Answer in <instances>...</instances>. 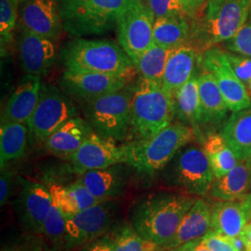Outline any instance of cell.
Returning a JSON list of instances; mask_svg holds the SVG:
<instances>
[{
    "instance_id": "c3c4849f",
    "label": "cell",
    "mask_w": 251,
    "mask_h": 251,
    "mask_svg": "<svg viewBox=\"0 0 251 251\" xmlns=\"http://www.w3.org/2000/svg\"><path fill=\"white\" fill-rule=\"evenodd\" d=\"M247 162H248V164H249V166H250V168H251V155H250V157L247 159Z\"/></svg>"
},
{
    "instance_id": "bcb514c9",
    "label": "cell",
    "mask_w": 251,
    "mask_h": 251,
    "mask_svg": "<svg viewBox=\"0 0 251 251\" xmlns=\"http://www.w3.org/2000/svg\"><path fill=\"white\" fill-rule=\"evenodd\" d=\"M229 240L233 244L234 249L237 251H246V244L243 239L242 235L234 236V237H228Z\"/></svg>"
},
{
    "instance_id": "5bb4252c",
    "label": "cell",
    "mask_w": 251,
    "mask_h": 251,
    "mask_svg": "<svg viewBox=\"0 0 251 251\" xmlns=\"http://www.w3.org/2000/svg\"><path fill=\"white\" fill-rule=\"evenodd\" d=\"M70 159L73 171L80 175L87 171L125 164V148L124 145L118 146L116 141L93 131Z\"/></svg>"
},
{
    "instance_id": "603a6c76",
    "label": "cell",
    "mask_w": 251,
    "mask_h": 251,
    "mask_svg": "<svg viewBox=\"0 0 251 251\" xmlns=\"http://www.w3.org/2000/svg\"><path fill=\"white\" fill-rule=\"evenodd\" d=\"M121 165L84 172L78 179L100 201H109L120 196L125 187L126 174Z\"/></svg>"
},
{
    "instance_id": "f907efd6",
    "label": "cell",
    "mask_w": 251,
    "mask_h": 251,
    "mask_svg": "<svg viewBox=\"0 0 251 251\" xmlns=\"http://www.w3.org/2000/svg\"><path fill=\"white\" fill-rule=\"evenodd\" d=\"M141 1H142V2H144H144H145V1H146V0H141Z\"/></svg>"
},
{
    "instance_id": "6da1fadb",
    "label": "cell",
    "mask_w": 251,
    "mask_h": 251,
    "mask_svg": "<svg viewBox=\"0 0 251 251\" xmlns=\"http://www.w3.org/2000/svg\"><path fill=\"white\" fill-rule=\"evenodd\" d=\"M251 0H207L190 19L188 43L198 53L233 38L251 16Z\"/></svg>"
},
{
    "instance_id": "30bf717a",
    "label": "cell",
    "mask_w": 251,
    "mask_h": 251,
    "mask_svg": "<svg viewBox=\"0 0 251 251\" xmlns=\"http://www.w3.org/2000/svg\"><path fill=\"white\" fill-rule=\"evenodd\" d=\"M198 63L215 78L230 111L237 112L251 105L246 86L233 71L227 51L213 47L199 54Z\"/></svg>"
},
{
    "instance_id": "7bdbcfd3",
    "label": "cell",
    "mask_w": 251,
    "mask_h": 251,
    "mask_svg": "<svg viewBox=\"0 0 251 251\" xmlns=\"http://www.w3.org/2000/svg\"><path fill=\"white\" fill-rule=\"evenodd\" d=\"M160 251H210L206 246L202 242V239L199 238L197 240L191 241V242L185 243L181 246L172 248V249H168Z\"/></svg>"
},
{
    "instance_id": "7c38bea8",
    "label": "cell",
    "mask_w": 251,
    "mask_h": 251,
    "mask_svg": "<svg viewBox=\"0 0 251 251\" xmlns=\"http://www.w3.org/2000/svg\"><path fill=\"white\" fill-rule=\"evenodd\" d=\"M116 215V204L103 201L66 219L65 242L77 247L97 239L108 230Z\"/></svg>"
},
{
    "instance_id": "8992f818",
    "label": "cell",
    "mask_w": 251,
    "mask_h": 251,
    "mask_svg": "<svg viewBox=\"0 0 251 251\" xmlns=\"http://www.w3.org/2000/svg\"><path fill=\"white\" fill-rule=\"evenodd\" d=\"M137 1L59 0L63 29L75 38L102 35L117 26L119 17Z\"/></svg>"
},
{
    "instance_id": "11a10c76",
    "label": "cell",
    "mask_w": 251,
    "mask_h": 251,
    "mask_svg": "<svg viewBox=\"0 0 251 251\" xmlns=\"http://www.w3.org/2000/svg\"></svg>"
},
{
    "instance_id": "83f0119b",
    "label": "cell",
    "mask_w": 251,
    "mask_h": 251,
    "mask_svg": "<svg viewBox=\"0 0 251 251\" xmlns=\"http://www.w3.org/2000/svg\"><path fill=\"white\" fill-rule=\"evenodd\" d=\"M153 42L166 49H174L185 44L190 37V20L185 17L154 19Z\"/></svg>"
},
{
    "instance_id": "4316f807",
    "label": "cell",
    "mask_w": 251,
    "mask_h": 251,
    "mask_svg": "<svg viewBox=\"0 0 251 251\" xmlns=\"http://www.w3.org/2000/svg\"><path fill=\"white\" fill-rule=\"evenodd\" d=\"M174 102L175 117L180 123L192 126L197 136L201 117L198 77L193 75L174 93Z\"/></svg>"
},
{
    "instance_id": "7402d4cb",
    "label": "cell",
    "mask_w": 251,
    "mask_h": 251,
    "mask_svg": "<svg viewBox=\"0 0 251 251\" xmlns=\"http://www.w3.org/2000/svg\"><path fill=\"white\" fill-rule=\"evenodd\" d=\"M199 54L188 42L172 49L162 78V87L174 94L193 76Z\"/></svg>"
},
{
    "instance_id": "e575fe53",
    "label": "cell",
    "mask_w": 251,
    "mask_h": 251,
    "mask_svg": "<svg viewBox=\"0 0 251 251\" xmlns=\"http://www.w3.org/2000/svg\"><path fill=\"white\" fill-rule=\"evenodd\" d=\"M42 233L53 242H60L65 239L66 219L53 202L46 218Z\"/></svg>"
},
{
    "instance_id": "2e32d148",
    "label": "cell",
    "mask_w": 251,
    "mask_h": 251,
    "mask_svg": "<svg viewBox=\"0 0 251 251\" xmlns=\"http://www.w3.org/2000/svg\"><path fill=\"white\" fill-rule=\"evenodd\" d=\"M57 41L29 31H21L17 41L19 61L26 75H43L53 66Z\"/></svg>"
},
{
    "instance_id": "f6af8a7d",
    "label": "cell",
    "mask_w": 251,
    "mask_h": 251,
    "mask_svg": "<svg viewBox=\"0 0 251 251\" xmlns=\"http://www.w3.org/2000/svg\"><path fill=\"white\" fill-rule=\"evenodd\" d=\"M241 235L246 244V251H251V221L245 226Z\"/></svg>"
},
{
    "instance_id": "f1b7e54d",
    "label": "cell",
    "mask_w": 251,
    "mask_h": 251,
    "mask_svg": "<svg viewBox=\"0 0 251 251\" xmlns=\"http://www.w3.org/2000/svg\"><path fill=\"white\" fill-rule=\"evenodd\" d=\"M28 127L25 123L6 122L0 126V166L21 158L26 149Z\"/></svg>"
},
{
    "instance_id": "484cf974",
    "label": "cell",
    "mask_w": 251,
    "mask_h": 251,
    "mask_svg": "<svg viewBox=\"0 0 251 251\" xmlns=\"http://www.w3.org/2000/svg\"><path fill=\"white\" fill-rule=\"evenodd\" d=\"M251 183V168L247 160H243L225 176L213 180L209 194L221 201H236L250 191Z\"/></svg>"
},
{
    "instance_id": "1f68e13d",
    "label": "cell",
    "mask_w": 251,
    "mask_h": 251,
    "mask_svg": "<svg viewBox=\"0 0 251 251\" xmlns=\"http://www.w3.org/2000/svg\"><path fill=\"white\" fill-rule=\"evenodd\" d=\"M20 0H0V46L1 55L7 53L14 40V31L18 25Z\"/></svg>"
},
{
    "instance_id": "ac0fdd59",
    "label": "cell",
    "mask_w": 251,
    "mask_h": 251,
    "mask_svg": "<svg viewBox=\"0 0 251 251\" xmlns=\"http://www.w3.org/2000/svg\"><path fill=\"white\" fill-rule=\"evenodd\" d=\"M42 88L41 76L26 75L12 91L2 112L1 123H26L36 110Z\"/></svg>"
},
{
    "instance_id": "52a82bcc",
    "label": "cell",
    "mask_w": 251,
    "mask_h": 251,
    "mask_svg": "<svg viewBox=\"0 0 251 251\" xmlns=\"http://www.w3.org/2000/svg\"><path fill=\"white\" fill-rule=\"evenodd\" d=\"M132 85L94 99L84 100L83 112L94 132L116 142L131 134Z\"/></svg>"
},
{
    "instance_id": "cb8c5ba5",
    "label": "cell",
    "mask_w": 251,
    "mask_h": 251,
    "mask_svg": "<svg viewBox=\"0 0 251 251\" xmlns=\"http://www.w3.org/2000/svg\"><path fill=\"white\" fill-rule=\"evenodd\" d=\"M251 221L242 201H220L211 206V229L227 237L238 236Z\"/></svg>"
},
{
    "instance_id": "9a60e30c",
    "label": "cell",
    "mask_w": 251,
    "mask_h": 251,
    "mask_svg": "<svg viewBox=\"0 0 251 251\" xmlns=\"http://www.w3.org/2000/svg\"><path fill=\"white\" fill-rule=\"evenodd\" d=\"M129 78L131 77L119 75L65 70L61 86L68 95L87 100L124 89Z\"/></svg>"
},
{
    "instance_id": "9c48e42d",
    "label": "cell",
    "mask_w": 251,
    "mask_h": 251,
    "mask_svg": "<svg viewBox=\"0 0 251 251\" xmlns=\"http://www.w3.org/2000/svg\"><path fill=\"white\" fill-rule=\"evenodd\" d=\"M154 16L142 1H137L119 17L117 24V39L133 63L153 42Z\"/></svg>"
},
{
    "instance_id": "d6a6232c",
    "label": "cell",
    "mask_w": 251,
    "mask_h": 251,
    "mask_svg": "<svg viewBox=\"0 0 251 251\" xmlns=\"http://www.w3.org/2000/svg\"><path fill=\"white\" fill-rule=\"evenodd\" d=\"M112 238L114 251H158L157 245L145 239L131 225L118 228Z\"/></svg>"
},
{
    "instance_id": "4dcf8cb0",
    "label": "cell",
    "mask_w": 251,
    "mask_h": 251,
    "mask_svg": "<svg viewBox=\"0 0 251 251\" xmlns=\"http://www.w3.org/2000/svg\"><path fill=\"white\" fill-rule=\"evenodd\" d=\"M171 50L153 44L144 51L134 63L140 77L161 83Z\"/></svg>"
},
{
    "instance_id": "f546056e",
    "label": "cell",
    "mask_w": 251,
    "mask_h": 251,
    "mask_svg": "<svg viewBox=\"0 0 251 251\" xmlns=\"http://www.w3.org/2000/svg\"><path fill=\"white\" fill-rule=\"evenodd\" d=\"M203 149L208 157L215 179L225 176L239 163L224 136L217 132L206 136Z\"/></svg>"
},
{
    "instance_id": "74e56055",
    "label": "cell",
    "mask_w": 251,
    "mask_h": 251,
    "mask_svg": "<svg viewBox=\"0 0 251 251\" xmlns=\"http://www.w3.org/2000/svg\"><path fill=\"white\" fill-rule=\"evenodd\" d=\"M67 188L70 191L79 211L95 206L101 202L90 193V190L87 188L79 179L68 185Z\"/></svg>"
},
{
    "instance_id": "44dd1931",
    "label": "cell",
    "mask_w": 251,
    "mask_h": 251,
    "mask_svg": "<svg viewBox=\"0 0 251 251\" xmlns=\"http://www.w3.org/2000/svg\"><path fill=\"white\" fill-rule=\"evenodd\" d=\"M211 229V206L205 200L197 199L179 224L178 230L170 242L159 251L172 249L202 238Z\"/></svg>"
},
{
    "instance_id": "681fc988",
    "label": "cell",
    "mask_w": 251,
    "mask_h": 251,
    "mask_svg": "<svg viewBox=\"0 0 251 251\" xmlns=\"http://www.w3.org/2000/svg\"><path fill=\"white\" fill-rule=\"evenodd\" d=\"M34 251H42V250H40V249H36V250H34Z\"/></svg>"
},
{
    "instance_id": "db71d44e",
    "label": "cell",
    "mask_w": 251,
    "mask_h": 251,
    "mask_svg": "<svg viewBox=\"0 0 251 251\" xmlns=\"http://www.w3.org/2000/svg\"></svg>"
},
{
    "instance_id": "836d02e7",
    "label": "cell",
    "mask_w": 251,
    "mask_h": 251,
    "mask_svg": "<svg viewBox=\"0 0 251 251\" xmlns=\"http://www.w3.org/2000/svg\"><path fill=\"white\" fill-rule=\"evenodd\" d=\"M144 4L151 10L154 18L185 17L191 19L188 9L182 0H146Z\"/></svg>"
},
{
    "instance_id": "b9f144b4",
    "label": "cell",
    "mask_w": 251,
    "mask_h": 251,
    "mask_svg": "<svg viewBox=\"0 0 251 251\" xmlns=\"http://www.w3.org/2000/svg\"><path fill=\"white\" fill-rule=\"evenodd\" d=\"M86 251H114L112 236H102L95 239Z\"/></svg>"
},
{
    "instance_id": "8d00e7d4",
    "label": "cell",
    "mask_w": 251,
    "mask_h": 251,
    "mask_svg": "<svg viewBox=\"0 0 251 251\" xmlns=\"http://www.w3.org/2000/svg\"><path fill=\"white\" fill-rule=\"evenodd\" d=\"M225 48L233 53L251 58V13L248 22L239 32L233 38L225 42Z\"/></svg>"
},
{
    "instance_id": "816d5d0a",
    "label": "cell",
    "mask_w": 251,
    "mask_h": 251,
    "mask_svg": "<svg viewBox=\"0 0 251 251\" xmlns=\"http://www.w3.org/2000/svg\"><path fill=\"white\" fill-rule=\"evenodd\" d=\"M250 88H251V85H250Z\"/></svg>"
},
{
    "instance_id": "ffe728a7",
    "label": "cell",
    "mask_w": 251,
    "mask_h": 251,
    "mask_svg": "<svg viewBox=\"0 0 251 251\" xmlns=\"http://www.w3.org/2000/svg\"><path fill=\"white\" fill-rule=\"evenodd\" d=\"M93 132L87 120L75 117L66 121L45 141L47 150L62 158H71Z\"/></svg>"
},
{
    "instance_id": "4fadbf2b",
    "label": "cell",
    "mask_w": 251,
    "mask_h": 251,
    "mask_svg": "<svg viewBox=\"0 0 251 251\" xmlns=\"http://www.w3.org/2000/svg\"><path fill=\"white\" fill-rule=\"evenodd\" d=\"M17 27L58 41L64 31L59 0H20Z\"/></svg>"
},
{
    "instance_id": "8fae6325",
    "label": "cell",
    "mask_w": 251,
    "mask_h": 251,
    "mask_svg": "<svg viewBox=\"0 0 251 251\" xmlns=\"http://www.w3.org/2000/svg\"><path fill=\"white\" fill-rule=\"evenodd\" d=\"M173 177L188 195L204 197L213 182V172L204 149L188 146L181 149L173 164Z\"/></svg>"
},
{
    "instance_id": "5b68a950",
    "label": "cell",
    "mask_w": 251,
    "mask_h": 251,
    "mask_svg": "<svg viewBox=\"0 0 251 251\" xmlns=\"http://www.w3.org/2000/svg\"><path fill=\"white\" fill-rule=\"evenodd\" d=\"M175 117L174 94L161 83L142 77L132 85L131 134L146 139L170 126Z\"/></svg>"
},
{
    "instance_id": "d6986e66",
    "label": "cell",
    "mask_w": 251,
    "mask_h": 251,
    "mask_svg": "<svg viewBox=\"0 0 251 251\" xmlns=\"http://www.w3.org/2000/svg\"><path fill=\"white\" fill-rule=\"evenodd\" d=\"M20 207L21 217L27 228L42 233L46 218L52 205V198L49 188L43 184L22 179Z\"/></svg>"
},
{
    "instance_id": "ee69618b",
    "label": "cell",
    "mask_w": 251,
    "mask_h": 251,
    "mask_svg": "<svg viewBox=\"0 0 251 251\" xmlns=\"http://www.w3.org/2000/svg\"><path fill=\"white\" fill-rule=\"evenodd\" d=\"M207 0H182L185 7L188 9L189 13L191 15V18L194 16V14L197 12L202 5H204Z\"/></svg>"
},
{
    "instance_id": "7dc6e473",
    "label": "cell",
    "mask_w": 251,
    "mask_h": 251,
    "mask_svg": "<svg viewBox=\"0 0 251 251\" xmlns=\"http://www.w3.org/2000/svg\"><path fill=\"white\" fill-rule=\"evenodd\" d=\"M1 251H20L17 249H14V248H6L4 250H2Z\"/></svg>"
},
{
    "instance_id": "d4e9b609",
    "label": "cell",
    "mask_w": 251,
    "mask_h": 251,
    "mask_svg": "<svg viewBox=\"0 0 251 251\" xmlns=\"http://www.w3.org/2000/svg\"><path fill=\"white\" fill-rule=\"evenodd\" d=\"M239 161L251 153V105L233 112L222 127V133Z\"/></svg>"
},
{
    "instance_id": "ba28073f",
    "label": "cell",
    "mask_w": 251,
    "mask_h": 251,
    "mask_svg": "<svg viewBox=\"0 0 251 251\" xmlns=\"http://www.w3.org/2000/svg\"><path fill=\"white\" fill-rule=\"evenodd\" d=\"M77 112L71 99L52 85H42L40 97L27 126L38 140L46 141L50 135Z\"/></svg>"
},
{
    "instance_id": "3957f363",
    "label": "cell",
    "mask_w": 251,
    "mask_h": 251,
    "mask_svg": "<svg viewBox=\"0 0 251 251\" xmlns=\"http://www.w3.org/2000/svg\"><path fill=\"white\" fill-rule=\"evenodd\" d=\"M195 137L192 126L171 124L149 138L123 144L125 164L144 175H152L170 163Z\"/></svg>"
},
{
    "instance_id": "d590c367",
    "label": "cell",
    "mask_w": 251,
    "mask_h": 251,
    "mask_svg": "<svg viewBox=\"0 0 251 251\" xmlns=\"http://www.w3.org/2000/svg\"><path fill=\"white\" fill-rule=\"evenodd\" d=\"M48 188L51 195L52 202L62 211L65 219L70 218L79 212L76 203L67 186L65 187L58 183H51Z\"/></svg>"
},
{
    "instance_id": "f5cc1de1",
    "label": "cell",
    "mask_w": 251,
    "mask_h": 251,
    "mask_svg": "<svg viewBox=\"0 0 251 251\" xmlns=\"http://www.w3.org/2000/svg\"><path fill=\"white\" fill-rule=\"evenodd\" d=\"M250 191H251V189H250Z\"/></svg>"
},
{
    "instance_id": "e0dca14e",
    "label": "cell",
    "mask_w": 251,
    "mask_h": 251,
    "mask_svg": "<svg viewBox=\"0 0 251 251\" xmlns=\"http://www.w3.org/2000/svg\"><path fill=\"white\" fill-rule=\"evenodd\" d=\"M198 85L201 109L198 134L206 132L207 136L224 126L229 108L210 73H202L198 76Z\"/></svg>"
},
{
    "instance_id": "ab89813d",
    "label": "cell",
    "mask_w": 251,
    "mask_h": 251,
    "mask_svg": "<svg viewBox=\"0 0 251 251\" xmlns=\"http://www.w3.org/2000/svg\"><path fill=\"white\" fill-rule=\"evenodd\" d=\"M201 239L210 251H237L227 236L213 230L206 233Z\"/></svg>"
},
{
    "instance_id": "277c9868",
    "label": "cell",
    "mask_w": 251,
    "mask_h": 251,
    "mask_svg": "<svg viewBox=\"0 0 251 251\" xmlns=\"http://www.w3.org/2000/svg\"><path fill=\"white\" fill-rule=\"evenodd\" d=\"M65 70L132 76L134 63L121 46L108 40L76 37L62 52Z\"/></svg>"
},
{
    "instance_id": "f35d334b",
    "label": "cell",
    "mask_w": 251,
    "mask_h": 251,
    "mask_svg": "<svg viewBox=\"0 0 251 251\" xmlns=\"http://www.w3.org/2000/svg\"><path fill=\"white\" fill-rule=\"evenodd\" d=\"M227 57L233 71L245 85L251 83V58L227 51Z\"/></svg>"
},
{
    "instance_id": "7a4b0ae2",
    "label": "cell",
    "mask_w": 251,
    "mask_h": 251,
    "mask_svg": "<svg viewBox=\"0 0 251 251\" xmlns=\"http://www.w3.org/2000/svg\"><path fill=\"white\" fill-rule=\"evenodd\" d=\"M197 198L191 195L156 194L141 199L133 206L130 224L158 251L171 241L179 224Z\"/></svg>"
},
{
    "instance_id": "60d3db41",
    "label": "cell",
    "mask_w": 251,
    "mask_h": 251,
    "mask_svg": "<svg viewBox=\"0 0 251 251\" xmlns=\"http://www.w3.org/2000/svg\"><path fill=\"white\" fill-rule=\"evenodd\" d=\"M14 172L5 169L1 170L0 176V205L4 206L9 200L11 189L13 186Z\"/></svg>"
}]
</instances>
